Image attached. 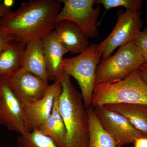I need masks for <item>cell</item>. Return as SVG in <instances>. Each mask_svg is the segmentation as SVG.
I'll return each instance as SVG.
<instances>
[{
  "instance_id": "cell-1",
  "label": "cell",
  "mask_w": 147,
  "mask_h": 147,
  "mask_svg": "<svg viewBox=\"0 0 147 147\" xmlns=\"http://www.w3.org/2000/svg\"><path fill=\"white\" fill-rule=\"evenodd\" d=\"M60 0H30L0 18V32L26 44L54 30Z\"/></svg>"
},
{
  "instance_id": "cell-2",
  "label": "cell",
  "mask_w": 147,
  "mask_h": 147,
  "mask_svg": "<svg viewBox=\"0 0 147 147\" xmlns=\"http://www.w3.org/2000/svg\"><path fill=\"white\" fill-rule=\"evenodd\" d=\"M70 77L64 73L59 99V108L66 130L65 147H88V116L82 94L72 84Z\"/></svg>"
},
{
  "instance_id": "cell-3",
  "label": "cell",
  "mask_w": 147,
  "mask_h": 147,
  "mask_svg": "<svg viewBox=\"0 0 147 147\" xmlns=\"http://www.w3.org/2000/svg\"><path fill=\"white\" fill-rule=\"evenodd\" d=\"M122 103L147 106V84L139 69L119 82L95 85L93 107Z\"/></svg>"
},
{
  "instance_id": "cell-4",
  "label": "cell",
  "mask_w": 147,
  "mask_h": 147,
  "mask_svg": "<svg viewBox=\"0 0 147 147\" xmlns=\"http://www.w3.org/2000/svg\"><path fill=\"white\" fill-rule=\"evenodd\" d=\"M97 45L90 43L85 51L76 57L63 59L61 65L64 73L72 76L78 82L86 109L92 106L96 69L101 59Z\"/></svg>"
},
{
  "instance_id": "cell-5",
  "label": "cell",
  "mask_w": 147,
  "mask_h": 147,
  "mask_svg": "<svg viewBox=\"0 0 147 147\" xmlns=\"http://www.w3.org/2000/svg\"><path fill=\"white\" fill-rule=\"evenodd\" d=\"M144 63L137 46L131 41L120 47L115 55L100 61L96 69L95 84L120 81Z\"/></svg>"
},
{
  "instance_id": "cell-6",
  "label": "cell",
  "mask_w": 147,
  "mask_h": 147,
  "mask_svg": "<svg viewBox=\"0 0 147 147\" xmlns=\"http://www.w3.org/2000/svg\"><path fill=\"white\" fill-rule=\"evenodd\" d=\"M142 11L122 9L117 11V20L111 33L97 45V50L101 55V61L106 59L117 47L134 40L143 26Z\"/></svg>"
},
{
  "instance_id": "cell-7",
  "label": "cell",
  "mask_w": 147,
  "mask_h": 147,
  "mask_svg": "<svg viewBox=\"0 0 147 147\" xmlns=\"http://www.w3.org/2000/svg\"><path fill=\"white\" fill-rule=\"evenodd\" d=\"M63 6L57 15L56 22L66 20L77 25L89 38L98 36V18L100 7H94L95 0H60Z\"/></svg>"
},
{
  "instance_id": "cell-8",
  "label": "cell",
  "mask_w": 147,
  "mask_h": 147,
  "mask_svg": "<svg viewBox=\"0 0 147 147\" xmlns=\"http://www.w3.org/2000/svg\"><path fill=\"white\" fill-rule=\"evenodd\" d=\"M94 110L101 126L121 146L134 144L136 139L145 137L121 114L105 106H96Z\"/></svg>"
},
{
  "instance_id": "cell-9",
  "label": "cell",
  "mask_w": 147,
  "mask_h": 147,
  "mask_svg": "<svg viewBox=\"0 0 147 147\" xmlns=\"http://www.w3.org/2000/svg\"><path fill=\"white\" fill-rule=\"evenodd\" d=\"M62 90L61 81L49 85L45 95L32 103L22 104L26 129L28 132L38 130L49 118L56 94Z\"/></svg>"
},
{
  "instance_id": "cell-10",
  "label": "cell",
  "mask_w": 147,
  "mask_h": 147,
  "mask_svg": "<svg viewBox=\"0 0 147 147\" xmlns=\"http://www.w3.org/2000/svg\"><path fill=\"white\" fill-rule=\"evenodd\" d=\"M9 86L22 104L32 103L45 95L49 84L23 69L8 79Z\"/></svg>"
},
{
  "instance_id": "cell-11",
  "label": "cell",
  "mask_w": 147,
  "mask_h": 147,
  "mask_svg": "<svg viewBox=\"0 0 147 147\" xmlns=\"http://www.w3.org/2000/svg\"><path fill=\"white\" fill-rule=\"evenodd\" d=\"M0 114L2 123L9 130L20 134L28 132L22 103L9 86L8 79H0Z\"/></svg>"
},
{
  "instance_id": "cell-12",
  "label": "cell",
  "mask_w": 147,
  "mask_h": 147,
  "mask_svg": "<svg viewBox=\"0 0 147 147\" xmlns=\"http://www.w3.org/2000/svg\"><path fill=\"white\" fill-rule=\"evenodd\" d=\"M42 40L49 81H61L64 73L61 68L62 62L64 55L68 51L58 39L54 30Z\"/></svg>"
},
{
  "instance_id": "cell-13",
  "label": "cell",
  "mask_w": 147,
  "mask_h": 147,
  "mask_svg": "<svg viewBox=\"0 0 147 147\" xmlns=\"http://www.w3.org/2000/svg\"><path fill=\"white\" fill-rule=\"evenodd\" d=\"M54 30L64 47L72 55H79L90 45L89 38L77 25L64 20L57 22Z\"/></svg>"
},
{
  "instance_id": "cell-14",
  "label": "cell",
  "mask_w": 147,
  "mask_h": 147,
  "mask_svg": "<svg viewBox=\"0 0 147 147\" xmlns=\"http://www.w3.org/2000/svg\"><path fill=\"white\" fill-rule=\"evenodd\" d=\"M21 68L44 81L49 82L42 39L35 40L27 43Z\"/></svg>"
},
{
  "instance_id": "cell-15",
  "label": "cell",
  "mask_w": 147,
  "mask_h": 147,
  "mask_svg": "<svg viewBox=\"0 0 147 147\" xmlns=\"http://www.w3.org/2000/svg\"><path fill=\"white\" fill-rule=\"evenodd\" d=\"M26 44L14 40L0 53V79H7L22 67Z\"/></svg>"
},
{
  "instance_id": "cell-16",
  "label": "cell",
  "mask_w": 147,
  "mask_h": 147,
  "mask_svg": "<svg viewBox=\"0 0 147 147\" xmlns=\"http://www.w3.org/2000/svg\"><path fill=\"white\" fill-rule=\"evenodd\" d=\"M62 91L56 94L51 115L38 130L50 137L58 147H65L66 130L59 108V99Z\"/></svg>"
},
{
  "instance_id": "cell-17",
  "label": "cell",
  "mask_w": 147,
  "mask_h": 147,
  "mask_svg": "<svg viewBox=\"0 0 147 147\" xmlns=\"http://www.w3.org/2000/svg\"><path fill=\"white\" fill-rule=\"evenodd\" d=\"M105 106L124 116L134 128L147 138V105L122 103Z\"/></svg>"
},
{
  "instance_id": "cell-18",
  "label": "cell",
  "mask_w": 147,
  "mask_h": 147,
  "mask_svg": "<svg viewBox=\"0 0 147 147\" xmlns=\"http://www.w3.org/2000/svg\"><path fill=\"white\" fill-rule=\"evenodd\" d=\"M89 119V144L88 147H123L121 146L102 126L92 106L86 109Z\"/></svg>"
},
{
  "instance_id": "cell-19",
  "label": "cell",
  "mask_w": 147,
  "mask_h": 147,
  "mask_svg": "<svg viewBox=\"0 0 147 147\" xmlns=\"http://www.w3.org/2000/svg\"><path fill=\"white\" fill-rule=\"evenodd\" d=\"M17 144L18 147H59L50 137L39 130L20 134Z\"/></svg>"
},
{
  "instance_id": "cell-20",
  "label": "cell",
  "mask_w": 147,
  "mask_h": 147,
  "mask_svg": "<svg viewBox=\"0 0 147 147\" xmlns=\"http://www.w3.org/2000/svg\"><path fill=\"white\" fill-rule=\"evenodd\" d=\"M143 2L142 0H95V4L102 5L105 11L120 7H124L126 10L139 11L142 8Z\"/></svg>"
},
{
  "instance_id": "cell-21",
  "label": "cell",
  "mask_w": 147,
  "mask_h": 147,
  "mask_svg": "<svg viewBox=\"0 0 147 147\" xmlns=\"http://www.w3.org/2000/svg\"><path fill=\"white\" fill-rule=\"evenodd\" d=\"M133 41L144 58L145 63H147V28L139 32Z\"/></svg>"
},
{
  "instance_id": "cell-22",
  "label": "cell",
  "mask_w": 147,
  "mask_h": 147,
  "mask_svg": "<svg viewBox=\"0 0 147 147\" xmlns=\"http://www.w3.org/2000/svg\"><path fill=\"white\" fill-rule=\"evenodd\" d=\"M14 40L16 39L12 36L5 34L0 32V53L11 41Z\"/></svg>"
},
{
  "instance_id": "cell-23",
  "label": "cell",
  "mask_w": 147,
  "mask_h": 147,
  "mask_svg": "<svg viewBox=\"0 0 147 147\" xmlns=\"http://www.w3.org/2000/svg\"><path fill=\"white\" fill-rule=\"evenodd\" d=\"M134 144V147H147V137H141L136 139Z\"/></svg>"
},
{
  "instance_id": "cell-24",
  "label": "cell",
  "mask_w": 147,
  "mask_h": 147,
  "mask_svg": "<svg viewBox=\"0 0 147 147\" xmlns=\"http://www.w3.org/2000/svg\"><path fill=\"white\" fill-rule=\"evenodd\" d=\"M10 8L3 4L2 1H0V18H2L11 11Z\"/></svg>"
},
{
  "instance_id": "cell-25",
  "label": "cell",
  "mask_w": 147,
  "mask_h": 147,
  "mask_svg": "<svg viewBox=\"0 0 147 147\" xmlns=\"http://www.w3.org/2000/svg\"><path fill=\"white\" fill-rule=\"evenodd\" d=\"M139 70L142 78L147 84V63H144L139 68Z\"/></svg>"
},
{
  "instance_id": "cell-26",
  "label": "cell",
  "mask_w": 147,
  "mask_h": 147,
  "mask_svg": "<svg viewBox=\"0 0 147 147\" xmlns=\"http://www.w3.org/2000/svg\"><path fill=\"white\" fill-rule=\"evenodd\" d=\"M3 4L6 6L10 8L12 6L14 3V1L12 0H5L3 2Z\"/></svg>"
},
{
  "instance_id": "cell-27",
  "label": "cell",
  "mask_w": 147,
  "mask_h": 147,
  "mask_svg": "<svg viewBox=\"0 0 147 147\" xmlns=\"http://www.w3.org/2000/svg\"><path fill=\"white\" fill-rule=\"evenodd\" d=\"M2 124V121L1 117V114H0V124Z\"/></svg>"
}]
</instances>
